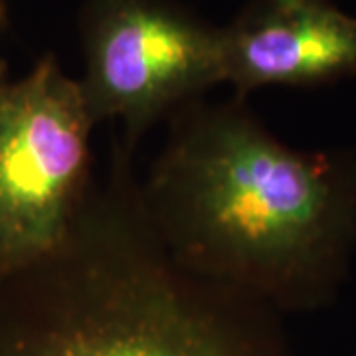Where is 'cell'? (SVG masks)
<instances>
[{"mask_svg":"<svg viewBox=\"0 0 356 356\" xmlns=\"http://www.w3.org/2000/svg\"><path fill=\"white\" fill-rule=\"evenodd\" d=\"M139 196L177 264L277 313L329 305L346 277L356 154L293 149L245 97L177 109Z\"/></svg>","mask_w":356,"mask_h":356,"instance_id":"obj_1","label":"cell"},{"mask_svg":"<svg viewBox=\"0 0 356 356\" xmlns=\"http://www.w3.org/2000/svg\"><path fill=\"white\" fill-rule=\"evenodd\" d=\"M46 257L48 309L6 332L0 356H293L277 311L172 259L121 149Z\"/></svg>","mask_w":356,"mask_h":356,"instance_id":"obj_2","label":"cell"},{"mask_svg":"<svg viewBox=\"0 0 356 356\" xmlns=\"http://www.w3.org/2000/svg\"><path fill=\"white\" fill-rule=\"evenodd\" d=\"M95 127L56 56L22 79L0 74V271L56 250L88 196Z\"/></svg>","mask_w":356,"mask_h":356,"instance_id":"obj_3","label":"cell"},{"mask_svg":"<svg viewBox=\"0 0 356 356\" xmlns=\"http://www.w3.org/2000/svg\"><path fill=\"white\" fill-rule=\"evenodd\" d=\"M79 28L89 117L119 119L131 154L159 119L224 83L222 28L175 0H83Z\"/></svg>","mask_w":356,"mask_h":356,"instance_id":"obj_4","label":"cell"},{"mask_svg":"<svg viewBox=\"0 0 356 356\" xmlns=\"http://www.w3.org/2000/svg\"><path fill=\"white\" fill-rule=\"evenodd\" d=\"M224 83L317 88L356 76V16L332 0H250L222 28Z\"/></svg>","mask_w":356,"mask_h":356,"instance_id":"obj_5","label":"cell"},{"mask_svg":"<svg viewBox=\"0 0 356 356\" xmlns=\"http://www.w3.org/2000/svg\"><path fill=\"white\" fill-rule=\"evenodd\" d=\"M6 20V8H4V0H0V26Z\"/></svg>","mask_w":356,"mask_h":356,"instance_id":"obj_6","label":"cell"}]
</instances>
